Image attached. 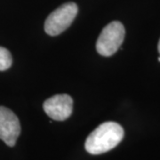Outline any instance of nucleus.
Instances as JSON below:
<instances>
[{"label":"nucleus","instance_id":"f257e3e1","mask_svg":"<svg viewBox=\"0 0 160 160\" xmlns=\"http://www.w3.org/2000/svg\"><path fill=\"white\" fill-rule=\"evenodd\" d=\"M125 132L116 122H105L88 135L85 143L86 150L92 155L106 153L117 147L123 140Z\"/></svg>","mask_w":160,"mask_h":160},{"label":"nucleus","instance_id":"f03ea898","mask_svg":"<svg viewBox=\"0 0 160 160\" xmlns=\"http://www.w3.org/2000/svg\"><path fill=\"white\" fill-rule=\"evenodd\" d=\"M126 30L120 22L109 23L100 34L96 42V50L102 56L109 57L120 48L125 39Z\"/></svg>","mask_w":160,"mask_h":160},{"label":"nucleus","instance_id":"7ed1b4c3","mask_svg":"<svg viewBox=\"0 0 160 160\" xmlns=\"http://www.w3.org/2000/svg\"><path fill=\"white\" fill-rule=\"evenodd\" d=\"M78 12V6L72 2L66 3L58 7L46 20L45 31L52 37L62 33L73 22Z\"/></svg>","mask_w":160,"mask_h":160},{"label":"nucleus","instance_id":"20e7f679","mask_svg":"<svg viewBox=\"0 0 160 160\" xmlns=\"http://www.w3.org/2000/svg\"><path fill=\"white\" fill-rule=\"evenodd\" d=\"M21 133L17 116L11 109L0 106V139L9 147H13Z\"/></svg>","mask_w":160,"mask_h":160},{"label":"nucleus","instance_id":"39448f33","mask_svg":"<svg viewBox=\"0 0 160 160\" xmlns=\"http://www.w3.org/2000/svg\"><path fill=\"white\" fill-rule=\"evenodd\" d=\"M44 110L52 119L64 121L69 118L73 110V100L69 94H57L44 102Z\"/></svg>","mask_w":160,"mask_h":160},{"label":"nucleus","instance_id":"423d86ee","mask_svg":"<svg viewBox=\"0 0 160 160\" xmlns=\"http://www.w3.org/2000/svg\"><path fill=\"white\" fill-rule=\"evenodd\" d=\"M12 59L11 52L5 47L0 46V70H6L11 67Z\"/></svg>","mask_w":160,"mask_h":160},{"label":"nucleus","instance_id":"0eeeda50","mask_svg":"<svg viewBox=\"0 0 160 160\" xmlns=\"http://www.w3.org/2000/svg\"><path fill=\"white\" fill-rule=\"evenodd\" d=\"M158 52H159V54H160V39H159V42H158ZM158 61L160 62V56L158 57Z\"/></svg>","mask_w":160,"mask_h":160}]
</instances>
